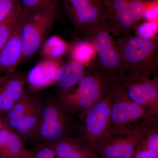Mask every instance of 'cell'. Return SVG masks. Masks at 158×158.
Listing matches in <instances>:
<instances>
[{
    "label": "cell",
    "mask_w": 158,
    "mask_h": 158,
    "mask_svg": "<svg viewBox=\"0 0 158 158\" xmlns=\"http://www.w3.org/2000/svg\"><path fill=\"white\" fill-rule=\"evenodd\" d=\"M85 71L83 65L72 62L59 66L56 74L55 83L63 91L74 87L85 75Z\"/></svg>",
    "instance_id": "obj_17"
},
{
    "label": "cell",
    "mask_w": 158,
    "mask_h": 158,
    "mask_svg": "<svg viewBox=\"0 0 158 158\" xmlns=\"http://www.w3.org/2000/svg\"><path fill=\"white\" fill-rule=\"evenodd\" d=\"M58 1L55 0L45 6L23 11L21 39L22 59L32 56L45 42L58 14Z\"/></svg>",
    "instance_id": "obj_3"
},
{
    "label": "cell",
    "mask_w": 158,
    "mask_h": 158,
    "mask_svg": "<svg viewBox=\"0 0 158 158\" xmlns=\"http://www.w3.org/2000/svg\"><path fill=\"white\" fill-rule=\"evenodd\" d=\"M118 84L130 100L158 117V76L120 77Z\"/></svg>",
    "instance_id": "obj_9"
},
{
    "label": "cell",
    "mask_w": 158,
    "mask_h": 158,
    "mask_svg": "<svg viewBox=\"0 0 158 158\" xmlns=\"http://www.w3.org/2000/svg\"><path fill=\"white\" fill-rule=\"evenodd\" d=\"M130 1L131 0H105L107 9L108 16L126 9Z\"/></svg>",
    "instance_id": "obj_25"
},
{
    "label": "cell",
    "mask_w": 158,
    "mask_h": 158,
    "mask_svg": "<svg viewBox=\"0 0 158 158\" xmlns=\"http://www.w3.org/2000/svg\"><path fill=\"white\" fill-rule=\"evenodd\" d=\"M43 45V55L47 59H54L61 56L66 49L65 43L57 36L50 37Z\"/></svg>",
    "instance_id": "obj_21"
},
{
    "label": "cell",
    "mask_w": 158,
    "mask_h": 158,
    "mask_svg": "<svg viewBox=\"0 0 158 158\" xmlns=\"http://www.w3.org/2000/svg\"><path fill=\"white\" fill-rule=\"evenodd\" d=\"M19 0H0V23L11 14Z\"/></svg>",
    "instance_id": "obj_26"
},
{
    "label": "cell",
    "mask_w": 158,
    "mask_h": 158,
    "mask_svg": "<svg viewBox=\"0 0 158 158\" xmlns=\"http://www.w3.org/2000/svg\"><path fill=\"white\" fill-rule=\"evenodd\" d=\"M112 131H126L142 128L158 121V117L130 100L118 83L112 86Z\"/></svg>",
    "instance_id": "obj_6"
},
{
    "label": "cell",
    "mask_w": 158,
    "mask_h": 158,
    "mask_svg": "<svg viewBox=\"0 0 158 158\" xmlns=\"http://www.w3.org/2000/svg\"><path fill=\"white\" fill-rule=\"evenodd\" d=\"M95 51V48L91 43H79L75 45L73 50V61L82 65L89 63L94 56Z\"/></svg>",
    "instance_id": "obj_22"
},
{
    "label": "cell",
    "mask_w": 158,
    "mask_h": 158,
    "mask_svg": "<svg viewBox=\"0 0 158 158\" xmlns=\"http://www.w3.org/2000/svg\"><path fill=\"white\" fill-rule=\"evenodd\" d=\"M40 98L38 96L31 95L27 93L16 102L2 118L6 127L14 131L20 120L34 107Z\"/></svg>",
    "instance_id": "obj_18"
},
{
    "label": "cell",
    "mask_w": 158,
    "mask_h": 158,
    "mask_svg": "<svg viewBox=\"0 0 158 158\" xmlns=\"http://www.w3.org/2000/svg\"><path fill=\"white\" fill-rule=\"evenodd\" d=\"M122 61L121 77H152L158 73L157 42L132 34L114 40Z\"/></svg>",
    "instance_id": "obj_1"
},
{
    "label": "cell",
    "mask_w": 158,
    "mask_h": 158,
    "mask_svg": "<svg viewBox=\"0 0 158 158\" xmlns=\"http://www.w3.org/2000/svg\"><path fill=\"white\" fill-rule=\"evenodd\" d=\"M4 158H28L26 157L23 156H12L9 157Z\"/></svg>",
    "instance_id": "obj_29"
},
{
    "label": "cell",
    "mask_w": 158,
    "mask_h": 158,
    "mask_svg": "<svg viewBox=\"0 0 158 158\" xmlns=\"http://www.w3.org/2000/svg\"><path fill=\"white\" fill-rule=\"evenodd\" d=\"M113 85L89 64L76 88L62 92L57 102L66 112L78 116L104 97Z\"/></svg>",
    "instance_id": "obj_2"
},
{
    "label": "cell",
    "mask_w": 158,
    "mask_h": 158,
    "mask_svg": "<svg viewBox=\"0 0 158 158\" xmlns=\"http://www.w3.org/2000/svg\"><path fill=\"white\" fill-rule=\"evenodd\" d=\"M112 88L104 97L78 116L77 122V137L85 141L98 155L111 131Z\"/></svg>",
    "instance_id": "obj_4"
},
{
    "label": "cell",
    "mask_w": 158,
    "mask_h": 158,
    "mask_svg": "<svg viewBox=\"0 0 158 158\" xmlns=\"http://www.w3.org/2000/svg\"><path fill=\"white\" fill-rule=\"evenodd\" d=\"M31 151L27 149L19 135L7 128L0 131V158L19 156L31 158Z\"/></svg>",
    "instance_id": "obj_15"
},
{
    "label": "cell",
    "mask_w": 158,
    "mask_h": 158,
    "mask_svg": "<svg viewBox=\"0 0 158 158\" xmlns=\"http://www.w3.org/2000/svg\"><path fill=\"white\" fill-rule=\"evenodd\" d=\"M31 158H57L52 144L41 143L31 151Z\"/></svg>",
    "instance_id": "obj_24"
},
{
    "label": "cell",
    "mask_w": 158,
    "mask_h": 158,
    "mask_svg": "<svg viewBox=\"0 0 158 158\" xmlns=\"http://www.w3.org/2000/svg\"><path fill=\"white\" fill-rule=\"evenodd\" d=\"M149 6L145 11L144 18L148 21H156L158 17V6L150 7Z\"/></svg>",
    "instance_id": "obj_28"
},
{
    "label": "cell",
    "mask_w": 158,
    "mask_h": 158,
    "mask_svg": "<svg viewBox=\"0 0 158 158\" xmlns=\"http://www.w3.org/2000/svg\"><path fill=\"white\" fill-rule=\"evenodd\" d=\"M42 101L40 98L28 113L23 117L14 131L23 142L34 138L40 119Z\"/></svg>",
    "instance_id": "obj_19"
},
{
    "label": "cell",
    "mask_w": 158,
    "mask_h": 158,
    "mask_svg": "<svg viewBox=\"0 0 158 158\" xmlns=\"http://www.w3.org/2000/svg\"><path fill=\"white\" fill-rule=\"evenodd\" d=\"M73 116L63 110L56 100L44 103L42 101L40 119L34 139L41 143L53 144L71 136L77 123Z\"/></svg>",
    "instance_id": "obj_7"
},
{
    "label": "cell",
    "mask_w": 158,
    "mask_h": 158,
    "mask_svg": "<svg viewBox=\"0 0 158 158\" xmlns=\"http://www.w3.org/2000/svg\"><path fill=\"white\" fill-rule=\"evenodd\" d=\"M59 67L58 61L47 59L34 66L27 75V83L32 92H36L55 83Z\"/></svg>",
    "instance_id": "obj_13"
},
{
    "label": "cell",
    "mask_w": 158,
    "mask_h": 158,
    "mask_svg": "<svg viewBox=\"0 0 158 158\" xmlns=\"http://www.w3.org/2000/svg\"><path fill=\"white\" fill-rule=\"evenodd\" d=\"M85 34L95 48L98 56V60L90 64L113 84H117L122 74L121 59L107 20L99 23Z\"/></svg>",
    "instance_id": "obj_5"
},
{
    "label": "cell",
    "mask_w": 158,
    "mask_h": 158,
    "mask_svg": "<svg viewBox=\"0 0 158 158\" xmlns=\"http://www.w3.org/2000/svg\"><path fill=\"white\" fill-rule=\"evenodd\" d=\"M52 145L57 158H100L86 143L77 137H66Z\"/></svg>",
    "instance_id": "obj_14"
},
{
    "label": "cell",
    "mask_w": 158,
    "mask_h": 158,
    "mask_svg": "<svg viewBox=\"0 0 158 158\" xmlns=\"http://www.w3.org/2000/svg\"><path fill=\"white\" fill-rule=\"evenodd\" d=\"M23 14L22 6L19 2L11 14L0 23V51L13 34Z\"/></svg>",
    "instance_id": "obj_20"
},
{
    "label": "cell",
    "mask_w": 158,
    "mask_h": 158,
    "mask_svg": "<svg viewBox=\"0 0 158 158\" xmlns=\"http://www.w3.org/2000/svg\"><path fill=\"white\" fill-rule=\"evenodd\" d=\"M149 126L126 131H110L99 151V157L100 158H132L138 141Z\"/></svg>",
    "instance_id": "obj_10"
},
{
    "label": "cell",
    "mask_w": 158,
    "mask_h": 158,
    "mask_svg": "<svg viewBox=\"0 0 158 158\" xmlns=\"http://www.w3.org/2000/svg\"><path fill=\"white\" fill-rule=\"evenodd\" d=\"M63 8L78 33L85 34L107 19L105 0H62Z\"/></svg>",
    "instance_id": "obj_8"
},
{
    "label": "cell",
    "mask_w": 158,
    "mask_h": 158,
    "mask_svg": "<svg viewBox=\"0 0 158 158\" xmlns=\"http://www.w3.org/2000/svg\"><path fill=\"white\" fill-rule=\"evenodd\" d=\"M156 21H148L138 25L137 29L138 37L142 39H153L158 31Z\"/></svg>",
    "instance_id": "obj_23"
},
{
    "label": "cell",
    "mask_w": 158,
    "mask_h": 158,
    "mask_svg": "<svg viewBox=\"0 0 158 158\" xmlns=\"http://www.w3.org/2000/svg\"><path fill=\"white\" fill-rule=\"evenodd\" d=\"M23 10L27 11L45 6L55 0H19Z\"/></svg>",
    "instance_id": "obj_27"
},
{
    "label": "cell",
    "mask_w": 158,
    "mask_h": 158,
    "mask_svg": "<svg viewBox=\"0 0 158 158\" xmlns=\"http://www.w3.org/2000/svg\"><path fill=\"white\" fill-rule=\"evenodd\" d=\"M27 75L14 71L0 77V116L3 117L27 92Z\"/></svg>",
    "instance_id": "obj_11"
},
{
    "label": "cell",
    "mask_w": 158,
    "mask_h": 158,
    "mask_svg": "<svg viewBox=\"0 0 158 158\" xmlns=\"http://www.w3.org/2000/svg\"><path fill=\"white\" fill-rule=\"evenodd\" d=\"M132 158H158V121L150 125L143 133Z\"/></svg>",
    "instance_id": "obj_16"
},
{
    "label": "cell",
    "mask_w": 158,
    "mask_h": 158,
    "mask_svg": "<svg viewBox=\"0 0 158 158\" xmlns=\"http://www.w3.org/2000/svg\"><path fill=\"white\" fill-rule=\"evenodd\" d=\"M23 16L24 13L13 34L0 51V75L15 71L22 61V44L21 29Z\"/></svg>",
    "instance_id": "obj_12"
}]
</instances>
